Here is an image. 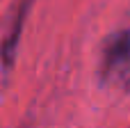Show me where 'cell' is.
<instances>
[{
	"label": "cell",
	"mask_w": 130,
	"mask_h": 128,
	"mask_svg": "<svg viewBox=\"0 0 130 128\" xmlns=\"http://www.w3.org/2000/svg\"><path fill=\"white\" fill-rule=\"evenodd\" d=\"M21 128H30V126H21Z\"/></svg>",
	"instance_id": "obj_3"
},
{
	"label": "cell",
	"mask_w": 130,
	"mask_h": 128,
	"mask_svg": "<svg viewBox=\"0 0 130 128\" xmlns=\"http://www.w3.org/2000/svg\"><path fill=\"white\" fill-rule=\"evenodd\" d=\"M98 76L110 85H128L130 82V30L114 32L101 53Z\"/></svg>",
	"instance_id": "obj_1"
},
{
	"label": "cell",
	"mask_w": 130,
	"mask_h": 128,
	"mask_svg": "<svg viewBox=\"0 0 130 128\" xmlns=\"http://www.w3.org/2000/svg\"><path fill=\"white\" fill-rule=\"evenodd\" d=\"M30 5H32V0H23L18 5V9L11 18V25L2 37V44H0V64H2V69H11V64L16 60V48H18V39H21V32H23Z\"/></svg>",
	"instance_id": "obj_2"
}]
</instances>
